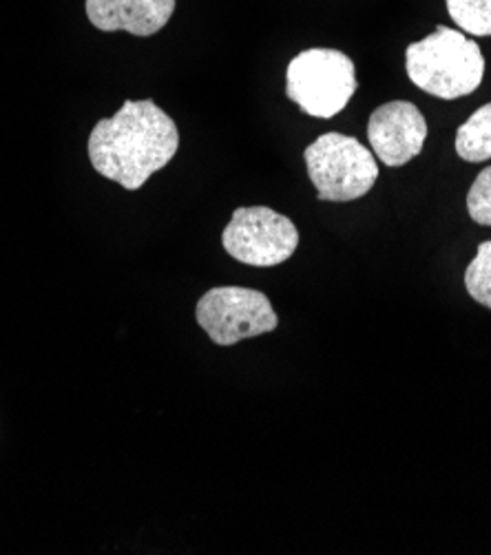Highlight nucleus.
Instances as JSON below:
<instances>
[{
    "label": "nucleus",
    "mask_w": 491,
    "mask_h": 555,
    "mask_svg": "<svg viewBox=\"0 0 491 555\" xmlns=\"http://www.w3.org/2000/svg\"><path fill=\"white\" fill-rule=\"evenodd\" d=\"M357 87L352 59L337 49H306L286 72V95L312 118L341 114Z\"/></svg>",
    "instance_id": "nucleus-3"
},
{
    "label": "nucleus",
    "mask_w": 491,
    "mask_h": 555,
    "mask_svg": "<svg viewBox=\"0 0 491 555\" xmlns=\"http://www.w3.org/2000/svg\"><path fill=\"white\" fill-rule=\"evenodd\" d=\"M456 153L471 164L491 159V102L476 108L471 118L458 127Z\"/></svg>",
    "instance_id": "nucleus-9"
},
{
    "label": "nucleus",
    "mask_w": 491,
    "mask_h": 555,
    "mask_svg": "<svg viewBox=\"0 0 491 555\" xmlns=\"http://www.w3.org/2000/svg\"><path fill=\"white\" fill-rule=\"evenodd\" d=\"M410 80L425 93L456 100L474 93L484 76V59L476 40L439 25L434 34L412 42L405 51Z\"/></svg>",
    "instance_id": "nucleus-2"
},
{
    "label": "nucleus",
    "mask_w": 491,
    "mask_h": 555,
    "mask_svg": "<svg viewBox=\"0 0 491 555\" xmlns=\"http://www.w3.org/2000/svg\"><path fill=\"white\" fill-rule=\"evenodd\" d=\"M367 140L386 166H405L427 140V122L416 104L395 100L378 106L367 122Z\"/></svg>",
    "instance_id": "nucleus-7"
},
{
    "label": "nucleus",
    "mask_w": 491,
    "mask_h": 555,
    "mask_svg": "<svg viewBox=\"0 0 491 555\" xmlns=\"http://www.w3.org/2000/svg\"><path fill=\"white\" fill-rule=\"evenodd\" d=\"M85 12L100 31L148 38L167 27L176 14V0H85Z\"/></svg>",
    "instance_id": "nucleus-8"
},
{
    "label": "nucleus",
    "mask_w": 491,
    "mask_h": 555,
    "mask_svg": "<svg viewBox=\"0 0 491 555\" xmlns=\"http://www.w3.org/2000/svg\"><path fill=\"white\" fill-rule=\"evenodd\" d=\"M180 149L176 120L153 100H127L114 118L100 120L89 135L93 169L127 191H138Z\"/></svg>",
    "instance_id": "nucleus-1"
},
{
    "label": "nucleus",
    "mask_w": 491,
    "mask_h": 555,
    "mask_svg": "<svg viewBox=\"0 0 491 555\" xmlns=\"http://www.w3.org/2000/svg\"><path fill=\"white\" fill-rule=\"evenodd\" d=\"M303 159L323 202H354L367 195L378 178V164L370 149L344 133H323L303 151Z\"/></svg>",
    "instance_id": "nucleus-4"
},
{
    "label": "nucleus",
    "mask_w": 491,
    "mask_h": 555,
    "mask_svg": "<svg viewBox=\"0 0 491 555\" xmlns=\"http://www.w3.org/2000/svg\"><path fill=\"white\" fill-rule=\"evenodd\" d=\"M195 319L217 346H235L268 335L280 325V317L263 293L237 286L208 291L197 301Z\"/></svg>",
    "instance_id": "nucleus-5"
},
{
    "label": "nucleus",
    "mask_w": 491,
    "mask_h": 555,
    "mask_svg": "<svg viewBox=\"0 0 491 555\" xmlns=\"http://www.w3.org/2000/svg\"><path fill=\"white\" fill-rule=\"evenodd\" d=\"M469 217L480 227H491V166L480 171L467 193Z\"/></svg>",
    "instance_id": "nucleus-12"
},
{
    "label": "nucleus",
    "mask_w": 491,
    "mask_h": 555,
    "mask_svg": "<svg viewBox=\"0 0 491 555\" xmlns=\"http://www.w3.org/2000/svg\"><path fill=\"white\" fill-rule=\"evenodd\" d=\"M452 21L471 36H491V0H445Z\"/></svg>",
    "instance_id": "nucleus-10"
},
{
    "label": "nucleus",
    "mask_w": 491,
    "mask_h": 555,
    "mask_svg": "<svg viewBox=\"0 0 491 555\" xmlns=\"http://www.w3.org/2000/svg\"><path fill=\"white\" fill-rule=\"evenodd\" d=\"M224 250L257 268H270L288 261L299 246L295 221L268 206H244L233 212V219L222 233Z\"/></svg>",
    "instance_id": "nucleus-6"
},
{
    "label": "nucleus",
    "mask_w": 491,
    "mask_h": 555,
    "mask_svg": "<svg viewBox=\"0 0 491 555\" xmlns=\"http://www.w3.org/2000/svg\"><path fill=\"white\" fill-rule=\"evenodd\" d=\"M465 288L476 304L491 308V242L478 246L476 257L465 270Z\"/></svg>",
    "instance_id": "nucleus-11"
}]
</instances>
